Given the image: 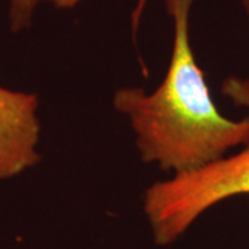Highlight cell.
Listing matches in <instances>:
<instances>
[{
  "label": "cell",
  "instance_id": "obj_1",
  "mask_svg": "<svg viewBox=\"0 0 249 249\" xmlns=\"http://www.w3.org/2000/svg\"><path fill=\"white\" fill-rule=\"evenodd\" d=\"M196 0H165L173 22V47L166 75L157 89L121 88L116 112L129 119L144 163L173 175L220 160L249 142V116L232 121L212 100L190 42V14Z\"/></svg>",
  "mask_w": 249,
  "mask_h": 249
},
{
  "label": "cell",
  "instance_id": "obj_2",
  "mask_svg": "<svg viewBox=\"0 0 249 249\" xmlns=\"http://www.w3.org/2000/svg\"><path fill=\"white\" fill-rule=\"evenodd\" d=\"M249 196V142L232 155L147 187L142 211L154 242L175 244L212 206Z\"/></svg>",
  "mask_w": 249,
  "mask_h": 249
},
{
  "label": "cell",
  "instance_id": "obj_3",
  "mask_svg": "<svg viewBox=\"0 0 249 249\" xmlns=\"http://www.w3.org/2000/svg\"><path fill=\"white\" fill-rule=\"evenodd\" d=\"M39 107L35 93L0 86V180L17 178L42 160Z\"/></svg>",
  "mask_w": 249,
  "mask_h": 249
},
{
  "label": "cell",
  "instance_id": "obj_4",
  "mask_svg": "<svg viewBox=\"0 0 249 249\" xmlns=\"http://www.w3.org/2000/svg\"><path fill=\"white\" fill-rule=\"evenodd\" d=\"M10 31L19 34L32 25V19L40 0H7Z\"/></svg>",
  "mask_w": 249,
  "mask_h": 249
},
{
  "label": "cell",
  "instance_id": "obj_5",
  "mask_svg": "<svg viewBox=\"0 0 249 249\" xmlns=\"http://www.w3.org/2000/svg\"><path fill=\"white\" fill-rule=\"evenodd\" d=\"M222 94L235 106L249 111V76H227L222 83Z\"/></svg>",
  "mask_w": 249,
  "mask_h": 249
},
{
  "label": "cell",
  "instance_id": "obj_6",
  "mask_svg": "<svg viewBox=\"0 0 249 249\" xmlns=\"http://www.w3.org/2000/svg\"><path fill=\"white\" fill-rule=\"evenodd\" d=\"M52 1H53V3H55L58 7H71V6H73V4L79 3L80 0H52ZM144 3H145V0H142V1H140L139 7H137L136 13H134V21L137 19V16L140 17V11H142Z\"/></svg>",
  "mask_w": 249,
  "mask_h": 249
},
{
  "label": "cell",
  "instance_id": "obj_7",
  "mask_svg": "<svg viewBox=\"0 0 249 249\" xmlns=\"http://www.w3.org/2000/svg\"><path fill=\"white\" fill-rule=\"evenodd\" d=\"M241 3H242L244 10H245V13H247V16H248V19H249V0H241Z\"/></svg>",
  "mask_w": 249,
  "mask_h": 249
}]
</instances>
